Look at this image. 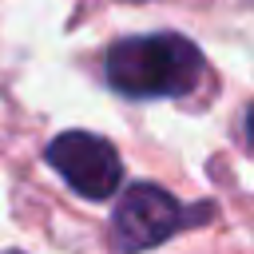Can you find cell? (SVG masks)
I'll use <instances>...</instances> for the list:
<instances>
[{"mask_svg":"<svg viewBox=\"0 0 254 254\" xmlns=\"http://www.w3.org/2000/svg\"><path fill=\"white\" fill-rule=\"evenodd\" d=\"M202 75V52L175 32L131 36L107 52V83L127 99L187 95Z\"/></svg>","mask_w":254,"mask_h":254,"instance_id":"cell-1","label":"cell"},{"mask_svg":"<svg viewBox=\"0 0 254 254\" xmlns=\"http://www.w3.org/2000/svg\"><path fill=\"white\" fill-rule=\"evenodd\" d=\"M48 163L52 171L83 198H111L123 183V163H119V151L91 135V131H64L48 143Z\"/></svg>","mask_w":254,"mask_h":254,"instance_id":"cell-2","label":"cell"},{"mask_svg":"<svg viewBox=\"0 0 254 254\" xmlns=\"http://www.w3.org/2000/svg\"><path fill=\"white\" fill-rule=\"evenodd\" d=\"M187 226V210L155 183H135L119 194L115 202V218H111V230H115V246L119 250H147V246H159L167 242L175 230Z\"/></svg>","mask_w":254,"mask_h":254,"instance_id":"cell-3","label":"cell"},{"mask_svg":"<svg viewBox=\"0 0 254 254\" xmlns=\"http://www.w3.org/2000/svg\"><path fill=\"white\" fill-rule=\"evenodd\" d=\"M246 131H250V143H254V107H250V119H246Z\"/></svg>","mask_w":254,"mask_h":254,"instance_id":"cell-4","label":"cell"}]
</instances>
